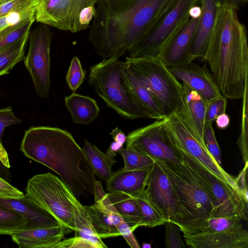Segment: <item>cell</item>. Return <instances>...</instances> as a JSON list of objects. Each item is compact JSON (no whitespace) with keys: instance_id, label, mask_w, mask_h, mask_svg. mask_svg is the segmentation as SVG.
I'll return each mask as SVG.
<instances>
[{"instance_id":"obj_34","label":"cell","mask_w":248,"mask_h":248,"mask_svg":"<svg viewBox=\"0 0 248 248\" xmlns=\"http://www.w3.org/2000/svg\"><path fill=\"white\" fill-rule=\"evenodd\" d=\"M35 20V17L21 23L7 27L0 31V49L20 38L26 33L30 31V29Z\"/></svg>"},{"instance_id":"obj_52","label":"cell","mask_w":248,"mask_h":248,"mask_svg":"<svg viewBox=\"0 0 248 248\" xmlns=\"http://www.w3.org/2000/svg\"><path fill=\"white\" fill-rule=\"evenodd\" d=\"M142 247L143 248H151L152 247V246L151 244L144 242L142 243Z\"/></svg>"},{"instance_id":"obj_3","label":"cell","mask_w":248,"mask_h":248,"mask_svg":"<svg viewBox=\"0 0 248 248\" xmlns=\"http://www.w3.org/2000/svg\"><path fill=\"white\" fill-rule=\"evenodd\" d=\"M236 10L222 4L204 60L221 94L230 99H241L248 83L247 29Z\"/></svg>"},{"instance_id":"obj_1","label":"cell","mask_w":248,"mask_h":248,"mask_svg":"<svg viewBox=\"0 0 248 248\" xmlns=\"http://www.w3.org/2000/svg\"><path fill=\"white\" fill-rule=\"evenodd\" d=\"M172 0H97L89 41L103 58H119L144 36Z\"/></svg>"},{"instance_id":"obj_41","label":"cell","mask_w":248,"mask_h":248,"mask_svg":"<svg viewBox=\"0 0 248 248\" xmlns=\"http://www.w3.org/2000/svg\"><path fill=\"white\" fill-rule=\"evenodd\" d=\"M95 248L94 246L88 241L78 236H75L63 239L57 244L53 248Z\"/></svg>"},{"instance_id":"obj_12","label":"cell","mask_w":248,"mask_h":248,"mask_svg":"<svg viewBox=\"0 0 248 248\" xmlns=\"http://www.w3.org/2000/svg\"><path fill=\"white\" fill-rule=\"evenodd\" d=\"M163 121L169 137L179 149L196 159L220 180L237 189L235 178L217 164L191 126L179 113L174 112L165 117Z\"/></svg>"},{"instance_id":"obj_20","label":"cell","mask_w":248,"mask_h":248,"mask_svg":"<svg viewBox=\"0 0 248 248\" xmlns=\"http://www.w3.org/2000/svg\"><path fill=\"white\" fill-rule=\"evenodd\" d=\"M0 207L10 208L21 214L26 220L23 230L61 225L52 215L35 203L26 193L19 198L0 197Z\"/></svg>"},{"instance_id":"obj_15","label":"cell","mask_w":248,"mask_h":248,"mask_svg":"<svg viewBox=\"0 0 248 248\" xmlns=\"http://www.w3.org/2000/svg\"><path fill=\"white\" fill-rule=\"evenodd\" d=\"M145 193L166 221L172 222L179 226L189 221V216L181 204L171 183L155 161L147 179Z\"/></svg>"},{"instance_id":"obj_44","label":"cell","mask_w":248,"mask_h":248,"mask_svg":"<svg viewBox=\"0 0 248 248\" xmlns=\"http://www.w3.org/2000/svg\"><path fill=\"white\" fill-rule=\"evenodd\" d=\"M37 0H12L0 6V17L26 6Z\"/></svg>"},{"instance_id":"obj_53","label":"cell","mask_w":248,"mask_h":248,"mask_svg":"<svg viewBox=\"0 0 248 248\" xmlns=\"http://www.w3.org/2000/svg\"><path fill=\"white\" fill-rule=\"evenodd\" d=\"M12 0H0V6Z\"/></svg>"},{"instance_id":"obj_6","label":"cell","mask_w":248,"mask_h":248,"mask_svg":"<svg viewBox=\"0 0 248 248\" xmlns=\"http://www.w3.org/2000/svg\"><path fill=\"white\" fill-rule=\"evenodd\" d=\"M25 192L61 225L75 231V202L77 198L61 179L50 172L36 174L29 180Z\"/></svg>"},{"instance_id":"obj_11","label":"cell","mask_w":248,"mask_h":248,"mask_svg":"<svg viewBox=\"0 0 248 248\" xmlns=\"http://www.w3.org/2000/svg\"><path fill=\"white\" fill-rule=\"evenodd\" d=\"M97 0H37L35 20L75 33L89 27Z\"/></svg>"},{"instance_id":"obj_14","label":"cell","mask_w":248,"mask_h":248,"mask_svg":"<svg viewBox=\"0 0 248 248\" xmlns=\"http://www.w3.org/2000/svg\"><path fill=\"white\" fill-rule=\"evenodd\" d=\"M125 143L126 148L133 149L154 159L182 161L180 151L169 137L163 119L131 131L126 136Z\"/></svg>"},{"instance_id":"obj_38","label":"cell","mask_w":248,"mask_h":248,"mask_svg":"<svg viewBox=\"0 0 248 248\" xmlns=\"http://www.w3.org/2000/svg\"><path fill=\"white\" fill-rule=\"evenodd\" d=\"M165 228V243L167 248H185L181 236L179 226L171 221H166L164 224Z\"/></svg>"},{"instance_id":"obj_45","label":"cell","mask_w":248,"mask_h":248,"mask_svg":"<svg viewBox=\"0 0 248 248\" xmlns=\"http://www.w3.org/2000/svg\"><path fill=\"white\" fill-rule=\"evenodd\" d=\"M248 163L245 164L244 168L240 172L238 176L235 178V183L237 189L244 200L248 202V186L247 184Z\"/></svg>"},{"instance_id":"obj_25","label":"cell","mask_w":248,"mask_h":248,"mask_svg":"<svg viewBox=\"0 0 248 248\" xmlns=\"http://www.w3.org/2000/svg\"><path fill=\"white\" fill-rule=\"evenodd\" d=\"M64 103L75 123L89 124L99 115L100 108L96 101L89 96L73 93L65 97Z\"/></svg>"},{"instance_id":"obj_10","label":"cell","mask_w":248,"mask_h":248,"mask_svg":"<svg viewBox=\"0 0 248 248\" xmlns=\"http://www.w3.org/2000/svg\"><path fill=\"white\" fill-rule=\"evenodd\" d=\"M201 0H173L144 36L127 51L130 58L159 57L170 37L188 19L189 11Z\"/></svg>"},{"instance_id":"obj_21","label":"cell","mask_w":248,"mask_h":248,"mask_svg":"<svg viewBox=\"0 0 248 248\" xmlns=\"http://www.w3.org/2000/svg\"><path fill=\"white\" fill-rule=\"evenodd\" d=\"M207 104V101L201 95L182 83L180 103L175 112L191 126L204 145L203 131Z\"/></svg>"},{"instance_id":"obj_48","label":"cell","mask_w":248,"mask_h":248,"mask_svg":"<svg viewBox=\"0 0 248 248\" xmlns=\"http://www.w3.org/2000/svg\"><path fill=\"white\" fill-rule=\"evenodd\" d=\"M110 134L112 136L114 141H116L124 145L126 141V136L125 134L118 127L113 129Z\"/></svg>"},{"instance_id":"obj_40","label":"cell","mask_w":248,"mask_h":248,"mask_svg":"<svg viewBox=\"0 0 248 248\" xmlns=\"http://www.w3.org/2000/svg\"><path fill=\"white\" fill-rule=\"evenodd\" d=\"M21 123V121L15 116L11 106L0 109V142L2 143L3 132L6 126Z\"/></svg>"},{"instance_id":"obj_8","label":"cell","mask_w":248,"mask_h":248,"mask_svg":"<svg viewBox=\"0 0 248 248\" xmlns=\"http://www.w3.org/2000/svg\"><path fill=\"white\" fill-rule=\"evenodd\" d=\"M136 70L157 102L164 117L175 112L180 103L182 84L160 57L125 58Z\"/></svg>"},{"instance_id":"obj_2","label":"cell","mask_w":248,"mask_h":248,"mask_svg":"<svg viewBox=\"0 0 248 248\" xmlns=\"http://www.w3.org/2000/svg\"><path fill=\"white\" fill-rule=\"evenodd\" d=\"M20 150L26 157L51 169L75 195L88 199L93 195V170L72 135L54 127H31L25 132Z\"/></svg>"},{"instance_id":"obj_23","label":"cell","mask_w":248,"mask_h":248,"mask_svg":"<svg viewBox=\"0 0 248 248\" xmlns=\"http://www.w3.org/2000/svg\"><path fill=\"white\" fill-rule=\"evenodd\" d=\"M152 167L127 170L123 169L112 172L106 181L108 192H123L136 196L145 191L147 179Z\"/></svg>"},{"instance_id":"obj_18","label":"cell","mask_w":248,"mask_h":248,"mask_svg":"<svg viewBox=\"0 0 248 248\" xmlns=\"http://www.w3.org/2000/svg\"><path fill=\"white\" fill-rule=\"evenodd\" d=\"M168 67L178 80H182L183 83L199 93L207 101L222 95L206 64L201 66L192 62Z\"/></svg>"},{"instance_id":"obj_27","label":"cell","mask_w":248,"mask_h":248,"mask_svg":"<svg viewBox=\"0 0 248 248\" xmlns=\"http://www.w3.org/2000/svg\"><path fill=\"white\" fill-rule=\"evenodd\" d=\"M82 149L94 173L101 180L107 181L112 174V166L116 163L114 157L103 153L87 140H85V145Z\"/></svg>"},{"instance_id":"obj_43","label":"cell","mask_w":248,"mask_h":248,"mask_svg":"<svg viewBox=\"0 0 248 248\" xmlns=\"http://www.w3.org/2000/svg\"><path fill=\"white\" fill-rule=\"evenodd\" d=\"M10 167L8 154L2 143L0 142V177L9 183L11 179L9 170Z\"/></svg>"},{"instance_id":"obj_7","label":"cell","mask_w":248,"mask_h":248,"mask_svg":"<svg viewBox=\"0 0 248 248\" xmlns=\"http://www.w3.org/2000/svg\"><path fill=\"white\" fill-rule=\"evenodd\" d=\"M179 149L182 155V161L212 201L214 210L211 217L247 221L248 202L244 200L237 189L220 180L196 159Z\"/></svg>"},{"instance_id":"obj_4","label":"cell","mask_w":248,"mask_h":248,"mask_svg":"<svg viewBox=\"0 0 248 248\" xmlns=\"http://www.w3.org/2000/svg\"><path fill=\"white\" fill-rule=\"evenodd\" d=\"M124 63L118 58H103L91 67L89 84L107 106L122 117L128 120L152 119L126 83L123 71Z\"/></svg>"},{"instance_id":"obj_47","label":"cell","mask_w":248,"mask_h":248,"mask_svg":"<svg viewBox=\"0 0 248 248\" xmlns=\"http://www.w3.org/2000/svg\"><path fill=\"white\" fill-rule=\"evenodd\" d=\"M215 121L217 126L220 129H226L230 123V118L226 112L218 116Z\"/></svg>"},{"instance_id":"obj_17","label":"cell","mask_w":248,"mask_h":248,"mask_svg":"<svg viewBox=\"0 0 248 248\" xmlns=\"http://www.w3.org/2000/svg\"><path fill=\"white\" fill-rule=\"evenodd\" d=\"M201 14L188 53L189 62L199 59L204 61L222 0H201Z\"/></svg>"},{"instance_id":"obj_36","label":"cell","mask_w":248,"mask_h":248,"mask_svg":"<svg viewBox=\"0 0 248 248\" xmlns=\"http://www.w3.org/2000/svg\"><path fill=\"white\" fill-rule=\"evenodd\" d=\"M85 74L79 59L76 56L73 57L66 75L67 84L73 93H75L83 82Z\"/></svg>"},{"instance_id":"obj_35","label":"cell","mask_w":248,"mask_h":248,"mask_svg":"<svg viewBox=\"0 0 248 248\" xmlns=\"http://www.w3.org/2000/svg\"><path fill=\"white\" fill-rule=\"evenodd\" d=\"M241 127L237 143L242 153L245 164L248 163V83L246 85L243 94Z\"/></svg>"},{"instance_id":"obj_32","label":"cell","mask_w":248,"mask_h":248,"mask_svg":"<svg viewBox=\"0 0 248 248\" xmlns=\"http://www.w3.org/2000/svg\"><path fill=\"white\" fill-rule=\"evenodd\" d=\"M119 153L123 157L124 170H130L152 167L153 159L132 148H122Z\"/></svg>"},{"instance_id":"obj_5","label":"cell","mask_w":248,"mask_h":248,"mask_svg":"<svg viewBox=\"0 0 248 248\" xmlns=\"http://www.w3.org/2000/svg\"><path fill=\"white\" fill-rule=\"evenodd\" d=\"M179 227L188 248H248V232L238 219L210 217Z\"/></svg>"},{"instance_id":"obj_49","label":"cell","mask_w":248,"mask_h":248,"mask_svg":"<svg viewBox=\"0 0 248 248\" xmlns=\"http://www.w3.org/2000/svg\"><path fill=\"white\" fill-rule=\"evenodd\" d=\"M123 145L114 140L110 143L106 153L111 156L115 157L117 155L118 151L123 148Z\"/></svg>"},{"instance_id":"obj_31","label":"cell","mask_w":248,"mask_h":248,"mask_svg":"<svg viewBox=\"0 0 248 248\" xmlns=\"http://www.w3.org/2000/svg\"><path fill=\"white\" fill-rule=\"evenodd\" d=\"M26 224L25 218L18 212L0 207V235H10L22 230Z\"/></svg>"},{"instance_id":"obj_37","label":"cell","mask_w":248,"mask_h":248,"mask_svg":"<svg viewBox=\"0 0 248 248\" xmlns=\"http://www.w3.org/2000/svg\"><path fill=\"white\" fill-rule=\"evenodd\" d=\"M203 141L205 148L217 164L221 168L220 150L216 140L212 123H205L203 131Z\"/></svg>"},{"instance_id":"obj_19","label":"cell","mask_w":248,"mask_h":248,"mask_svg":"<svg viewBox=\"0 0 248 248\" xmlns=\"http://www.w3.org/2000/svg\"><path fill=\"white\" fill-rule=\"evenodd\" d=\"M198 20V18L190 17L174 32L163 46L159 57L168 67L189 62L188 53Z\"/></svg>"},{"instance_id":"obj_29","label":"cell","mask_w":248,"mask_h":248,"mask_svg":"<svg viewBox=\"0 0 248 248\" xmlns=\"http://www.w3.org/2000/svg\"><path fill=\"white\" fill-rule=\"evenodd\" d=\"M30 32L0 49V76L9 73L17 63L25 58V47Z\"/></svg>"},{"instance_id":"obj_26","label":"cell","mask_w":248,"mask_h":248,"mask_svg":"<svg viewBox=\"0 0 248 248\" xmlns=\"http://www.w3.org/2000/svg\"><path fill=\"white\" fill-rule=\"evenodd\" d=\"M108 197L118 214L134 231L140 225L138 205L133 198L123 192H108Z\"/></svg>"},{"instance_id":"obj_42","label":"cell","mask_w":248,"mask_h":248,"mask_svg":"<svg viewBox=\"0 0 248 248\" xmlns=\"http://www.w3.org/2000/svg\"><path fill=\"white\" fill-rule=\"evenodd\" d=\"M117 229L122 235L128 245L132 248H140V247L133 234L130 226L125 221L120 223Z\"/></svg>"},{"instance_id":"obj_46","label":"cell","mask_w":248,"mask_h":248,"mask_svg":"<svg viewBox=\"0 0 248 248\" xmlns=\"http://www.w3.org/2000/svg\"><path fill=\"white\" fill-rule=\"evenodd\" d=\"M22 192L14 187L9 182L0 177V197L19 198L23 196Z\"/></svg>"},{"instance_id":"obj_33","label":"cell","mask_w":248,"mask_h":248,"mask_svg":"<svg viewBox=\"0 0 248 248\" xmlns=\"http://www.w3.org/2000/svg\"><path fill=\"white\" fill-rule=\"evenodd\" d=\"M37 2V0L0 17V31L7 27L16 25L35 17Z\"/></svg>"},{"instance_id":"obj_13","label":"cell","mask_w":248,"mask_h":248,"mask_svg":"<svg viewBox=\"0 0 248 248\" xmlns=\"http://www.w3.org/2000/svg\"><path fill=\"white\" fill-rule=\"evenodd\" d=\"M52 32L46 25L40 23L30 32L28 53L24 64L33 81L37 95L48 97L51 86L50 48Z\"/></svg>"},{"instance_id":"obj_50","label":"cell","mask_w":248,"mask_h":248,"mask_svg":"<svg viewBox=\"0 0 248 248\" xmlns=\"http://www.w3.org/2000/svg\"><path fill=\"white\" fill-rule=\"evenodd\" d=\"M223 3L227 4L236 10L244 7L248 2V0H222Z\"/></svg>"},{"instance_id":"obj_22","label":"cell","mask_w":248,"mask_h":248,"mask_svg":"<svg viewBox=\"0 0 248 248\" xmlns=\"http://www.w3.org/2000/svg\"><path fill=\"white\" fill-rule=\"evenodd\" d=\"M73 231L65 226L22 230L10 234L12 241L20 248H53Z\"/></svg>"},{"instance_id":"obj_9","label":"cell","mask_w":248,"mask_h":248,"mask_svg":"<svg viewBox=\"0 0 248 248\" xmlns=\"http://www.w3.org/2000/svg\"><path fill=\"white\" fill-rule=\"evenodd\" d=\"M153 159L171 183L181 204L189 216L188 222L211 217L214 210L212 201L183 161L174 162Z\"/></svg>"},{"instance_id":"obj_39","label":"cell","mask_w":248,"mask_h":248,"mask_svg":"<svg viewBox=\"0 0 248 248\" xmlns=\"http://www.w3.org/2000/svg\"><path fill=\"white\" fill-rule=\"evenodd\" d=\"M227 105V98L223 95L207 101L205 123H212L218 116L225 113Z\"/></svg>"},{"instance_id":"obj_16","label":"cell","mask_w":248,"mask_h":248,"mask_svg":"<svg viewBox=\"0 0 248 248\" xmlns=\"http://www.w3.org/2000/svg\"><path fill=\"white\" fill-rule=\"evenodd\" d=\"M94 203L84 206L97 235L101 238L121 236L117 226L124 221L109 200L101 183H95Z\"/></svg>"},{"instance_id":"obj_30","label":"cell","mask_w":248,"mask_h":248,"mask_svg":"<svg viewBox=\"0 0 248 248\" xmlns=\"http://www.w3.org/2000/svg\"><path fill=\"white\" fill-rule=\"evenodd\" d=\"M139 209L140 226L153 228L164 225L165 219L143 193L133 197Z\"/></svg>"},{"instance_id":"obj_24","label":"cell","mask_w":248,"mask_h":248,"mask_svg":"<svg viewBox=\"0 0 248 248\" xmlns=\"http://www.w3.org/2000/svg\"><path fill=\"white\" fill-rule=\"evenodd\" d=\"M123 71L126 83L131 92L148 111L152 119H163L165 117L163 112L135 68L125 61Z\"/></svg>"},{"instance_id":"obj_51","label":"cell","mask_w":248,"mask_h":248,"mask_svg":"<svg viewBox=\"0 0 248 248\" xmlns=\"http://www.w3.org/2000/svg\"><path fill=\"white\" fill-rule=\"evenodd\" d=\"M201 14V6L196 5L191 7L189 11V16L190 18L198 19Z\"/></svg>"},{"instance_id":"obj_28","label":"cell","mask_w":248,"mask_h":248,"mask_svg":"<svg viewBox=\"0 0 248 248\" xmlns=\"http://www.w3.org/2000/svg\"><path fill=\"white\" fill-rule=\"evenodd\" d=\"M75 236L80 237L92 243L95 248H108L97 235L84 206L77 199L75 202Z\"/></svg>"}]
</instances>
